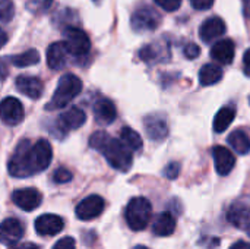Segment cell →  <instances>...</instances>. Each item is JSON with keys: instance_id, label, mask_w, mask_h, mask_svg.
<instances>
[{"instance_id": "f35d334b", "label": "cell", "mask_w": 250, "mask_h": 249, "mask_svg": "<svg viewBox=\"0 0 250 249\" xmlns=\"http://www.w3.org/2000/svg\"><path fill=\"white\" fill-rule=\"evenodd\" d=\"M4 75H6V66H4V63L0 60V78H4Z\"/></svg>"}, {"instance_id": "4316f807", "label": "cell", "mask_w": 250, "mask_h": 249, "mask_svg": "<svg viewBox=\"0 0 250 249\" xmlns=\"http://www.w3.org/2000/svg\"><path fill=\"white\" fill-rule=\"evenodd\" d=\"M10 62H12V65L18 66V68L32 66V65H37L40 62V53L35 48H31V50H26L21 54L12 56Z\"/></svg>"}, {"instance_id": "ffe728a7", "label": "cell", "mask_w": 250, "mask_h": 249, "mask_svg": "<svg viewBox=\"0 0 250 249\" xmlns=\"http://www.w3.org/2000/svg\"><path fill=\"white\" fill-rule=\"evenodd\" d=\"M69 51L67 47L64 44V41H57L53 43L48 48H47V63L51 69L59 70L64 66L66 63V57H67Z\"/></svg>"}, {"instance_id": "2e32d148", "label": "cell", "mask_w": 250, "mask_h": 249, "mask_svg": "<svg viewBox=\"0 0 250 249\" xmlns=\"http://www.w3.org/2000/svg\"><path fill=\"white\" fill-rule=\"evenodd\" d=\"M148 136L154 141H163L168 136V125L160 114H149L144 120Z\"/></svg>"}, {"instance_id": "b9f144b4", "label": "cell", "mask_w": 250, "mask_h": 249, "mask_svg": "<svg viewBox=\"0 0 250 249\" xmlns=\"http://www.w3.org/2000/svg\"><path fill=\"white\" fill-rule=\"evenodd\" d=\"M249 101H250V100H249Z\"/></svg>"}, {"instance_id": "83f0119b", "label": "cell", "mask_w": 250, "mask_h": 249, "mask_svg": "<svg viewBox=\"0 0 250 249\" xmlns=\"http://www.w3.org/2000/svg\"><path fill=\"white\" fill-rule=\"evenodd\" d=\"M15 6L12 0H0V22H9L13 18Z\"/></svg>"}, {"instance_id": "d4e9b609", "label": "cell", "mask_w": 250, "mask_h": 249, "mask_svg": "<svg viewBox=\"0 0 250 249\" xmlns=\"http://www.w3.org/2000/svg\"><path fill=\"white\" fill-rule=\"evenodd\" d=\"M229 144L240 156H246L250 153V138L243 131L231 132L229 135Z\"/></svg>"}, {"instance_id": "8fae6325", "label": "cell", "mask_w": 250, "mask_h": 249, "mask_svg": "<svg viewBox=\"0 0 250 249\" xmlns=\"http://www.w3.org/2000/svg\"><path fill=\"white\" fill-rule=\"evenodd\" d=\"M227 220L237 229L250 236V205L245 203H234L227 211Z\"/></svg>"}, {"instance_id": "f546056e", "label": "cell", "mask_w": 250, "mask_h": 249, "mask_svg": "<svg viewBox=\"0 0 250 249\" xmlns=\"http://www.w3.org/2000/svg\"><path fill=\"white\" fill-rule=\"evenodd\" d=\"M163 175H164V178L174 181V179L180 175V164H179L177 161H173V163L167 164V166L164 167V170H163Z\"/></svg>"}, {"instance_id": "f1b7e54d", "label": "cell", "mask_w": 250, "mask_h": 249, "mask_svg": "<svg viewBox=\"0 0 250 249\" xmlns=\"http://www.w3.org/2000/svg\"><path fill=\"white\" fill-rule=\"evenodd\" d=\"M53 181L56 183H67L72 181V173L64 167H59L53 175Z\"/></svg>"}, {"instance_id": "1f68e13d", "label": "cell", "mask_w": 250, "mask_h": 249, "mask_svg": "<svg viewBox=\"0 0 250 249\" xmlns=\"http://www.w3.org/2000/svg\"><path fill=\"white\" fill-rule=\"evenodd\" d=\"M185 56L188 57V59H196V57H199V54H201V48L195 44V43H190V44H188L186 47H185Z\"/></svg>"}, {"instance_id": "ba28073f", "label": "cell", "mask_w": 250, "mask_h": 249, "mask_svg": "<svg viewBox=\"0 0 250 249\" xmlns=\"http://www.w3.org/2000/svg\"><path fill=\"white\" fill-rule=\"evenodd\" d=\"M139 57H141V60H144L148 65L166 62L170 59V45L164 40L154 41V43L146 44L141 48Z\"/></svg>"}, {"instance_id": "277c9868", "label": "cell", "mask_w": 250, "mask_h": 249, "mask_svg": "<svg viewBox=\"0 0 250 249\" xmlns=\"http://www.w3.org/2000/svg\"><path fill=\"white\" fill-rule=\"evenodd\" d=\"M151 216H152V205L144 197L132 198L126 207V213H125L127 226L135 232L144 230L148 226Z\"/></svg>"}, {"instance_id": "5b68a950", "label": "cell", "mask_w": 250, "mask_h": 249, "mask_svg": "<svg viewBox=\"0 0 250 249\" xmlns=\"http://www.w3.org/2000/svg\"><path fill=\"white\" fill-rule=\"evenodd\" d=\"M163 18L157 9L152 6H142L135 10L132 15V28L136 32H148L154 31L160 26Z\"/></svg>"}, {"instance_id": "4fadbf2b", "label": "cell", "mask_w": 250, "mask_h": 249, "mask_svg": "<svg viewBox=\"0 0 250 249\" xmlns=\"http://www.w3.org/2000/svg\"><path fill=\"white\" fill-rule=\"evenodd\" d=\"M212 157L215 163V170L221 176H227L236 166L234 154L223 145H217L212 148Z\"/></svg>"}, {"instance_id": "484cf974", "label": "cell", "mask_w": 250, "mask_h": 249, "mask_svg": "<svg viewBox=\"0 0 250 249\" xmlns=\"http://www.w3.org/2000/svg\"><path fill=\"white\" fill-rule=\"evenodd\" d=\"M120 141L130 150V151H139L142 148V138L141 135L133 131L132 128H123L120 132Z\"/></svg>"}, {"instance_id": "74e56055", "label": "cell", "mask_w": 250, "mask_h": 249, "mask_svg": "<svg viewBox=\"0 0 250 249\" xmlns=\"http://www.w3.org/2000/svg\"><path fill=\"white\" fill-rule=\"evenodd\" d=\"M6 43H7V34L0 28V48H1Z\"/></svg>"}, {"instance_id": "4dcf8cb0", "label": "cell", "mask_w": 250, "mask_h": 249, "mask_svg": "<svg viewBox=\"0 0 250 249\" xmlns=\"http://www.w3.org/2000/svg\"><path fill=\"white\" fill-rule=\"evenodd\" d=\"M161 9L167 12H174L182 6V0H154Z\"/></svg>"}, {"instance_id": "52a82bcc", "label": "cell", "mask_w": 250, "mask_h": 249, "mask_svg": "<svg viewBox=\"0 0 250 249\" xmlns=\"http://www.w3.org/2000/svg\"><path fill=\"white\" fill-rule=\"evenodd\" d=\"M23 106L15 97H6L0 103V119L9 126H16L23 119Z\"/></svg>"}, {"instance_id": "7c38bea8", "label": "cell", "mask_w": 250, "mask_h": 249, "mask_svg": "<svg viewBox=\"0 0 250 249\" xmlns=\"http://www.w3.org/2000/svg\"><path fill=\"white\" fill-rule=\"evenodd\" d=\"M13 203L23 211H32L40 207L42 197L40 191L34 188H25V189H18L12 194Z\"/></svg>"}, {"instance_id": "d590c367", "label": "cell", "mask_w": 250, "mask_h": 249, "mask_svg": "<svg viewBox=\"0 0 250 249\" xmlns=\"http://www.w3.org/2000/svg\"><path fill=\"white\" fill-rule=\"evenodd\" d=\"M230 249H250V242H245V241H239L236 244H233Z\"/></svg>"}, {"instance_id": "44dd1931", "label": "cell", "mask_w": 250, "mask_h": 249, "mask_svg": "<svg viewBox=\"0 0 250 249\" xmlns=\"http://www.w3.org/2000/svg\"><path fill=\"white\" fill-rule=\"evenodd\" d=\"M86 120V114L79 107H69L66 112L60 116V125L63 129H78L81 128Z\"/></svg>"}, {"instance_id": "d6a6232c", "label": "cell", "mask_w": 250, "mask_h": 249, "mask_svg": "<svg viewBox=\"0 0 250 249\" xmlns=\"http://www.w3.org/2000/svg\"><path fill=\"white\" fill-rule=\"evenodd\" d=\"M215 0H190L192 6L198 10H208L212 7Z\"/></svg>"}, {"instance_id": "e0dca14e", "label": "cell", "mask_w": 250, "mask_h": 249, "mask_svg": "<svg viewBox=\"0 0 250 249\" xmlns=\"http://www.w3.org/2000/svg\"><path fill=\"white\" fill-rule=\"evenodd\" d=\"M16 90L19 92H22L23 95H26L28 98L32 100H38L42 95L44 87L42 82L35 78V76H18L16 78Z\"/></svg>"}, {"instance_id": "3957f363", "label": "cell", "mask_w": 250, "mask_h": 249, "mask_svg": "<svg viewBox=\"0 0 250 249\" xmlns=\"http://www.w3.org/2000/svg\"><path fill=\"white\" fill-rule=\"evenodd\" d=\"M82 91V81L73 75V73H64L59 84L57 88L50 100V103L47 104L48 110H57V109H63L66 106H69V103L72 100H75Z\"/></svg>"}, {"instance_id": "9c48e42d", "label": "cell", "mask_w": 250, "mask_h": 249, "mask_svg": "<svg viewBox=\"0 0 250 249\" xmlns=\"http://www.w3.org/2000/svg\"><path fill=\"white\" fill-rule=\"evenodd\" d=\"M104 200L100 195H89L78 204L75 213L79 220L88 222L97 219L104 211Z\"/></svg>"}, {"instance_id": "9a60e30c", "label": "cell", "mask_w": 250, "mask_h": 249, "mask_svg": "<svg viewBox=\"0 0 250 249\" xmlns=\"http://www.w3.org/2000/svg\"><path fill=\"white\" fill-rule=\"evenodd\" d=\"M224 34H226V22L218 16L208 18L207 21L202 22L199 28V37L204 43H211Z\"/></svg>"}, {"instance_id": "836d02e7", "label": "cell", "mask_w": 250, "mask_h": 249, "mask_svg": "<svg viewBox=\"0 0 250 249\" xmlns=\"http://www.w3.org/2000/svg\"><path fill=\"white\" fill-rule=\"evenodd\" d=\"M53 249H76V247L72 238H63L53 247Z\"/></svg>"}, {"instance_id": "603a6c76", "label": "cell", "mask_w": 250, "mask_h": 249, "mask_svg": "<svg viewBox=\"0 0 250 249\" xmlns=\"http://www.w3.org/2000/svg\"><path fill=\"white\" fill-rule=\"evenodd\" d=\"M234 117H236V109L233 106L221 107L218 110V113L215 114V119H214V131L217 134H223L224 131H227L230 128Z\"/></svg>"}, {"instance_id": "7a4b0ae2", "label": "cell", "mask_w": 250, "mask_h": 249, "mask_svg": "<svg viewBox=\"0 0 250 249\" xmlns=\"http://www.w3.org/2000/svg\"><path fill=\"white\" fill-rule=\"evenodd\" d=\"M89 145L91 148L103 153V156L105 157V160L113 169L123 172V173L130 170L132 163H133L132 151L120 139L111 138L104 131H98L91 135Z\"/></svg>"}, {"instance_id": "cb8c5ba5", "label": "cell", "mask_w": 250, "mask_h": 249, "mask_svg": "<svg viewBox=\"0 0 250 249\" xmlns=\"http://www.w3.org/2000/svg\"><path fill=\"white\" fill-rule=\"evenodd\" d=\"M223 79V69L214 63H207L201 68L199 82L202 87H211Z\"/></svg>"}, {"instance_id": "60d3db41", "label": "cell", "mask_w": 250, "mask_h": 249, "mask_svg": "<svg viewBox=\"0 0 250 249\" xmlns=\"http://www.w3.org/2000/svg\"><path fill=\"white\" fill-rule=\"evenodd\" d=\"M245 1H250V0H245Z\"/></svg>"}, {"instance_id": "30bf717a", "label": "cell", "mask_w": 250, "mask_h": 249, "mask_svg": "<svg viewBox=\"0 0 250 249\" xmlns=\"http://www.w3.org/2000/svg\"><path fill=\"white\" fill-rule=\"evenodd\" d=\"M23 236V226L18 219H6L0 223V244L13 247Z\"/></svg>"}, {"instance_id": "e575fe53", "label": "cell", "mask_w": 250, "mask_h": 249, "mask_svg": "<svg viewBox=\"0 0 250 249\" xmlns=\"http://www.w3.org/2000/svg\"><path fill=\"white\" fill-rule=\"evenodd\" d=\"M243 69H245L246 76H250V48L246 50V53L243 56Z\"/></svg>"}, {"instance_id": "5bb4252c", "label": "cell", "mask_w": 250, "mask_h": 249, "mask_svg": "<svg viewBox=\"0 0 250 249\" xmlns=\"http://www.w3.org/2000/svg\"><path fill=\"white\" fill-rule=\"evenodd\" d=\"M63 220L56 214H42L35 220V230L40 236H54L63 230Z\"/></svg>"}, {"instance_id": "8d00e7d4", "label": "cell", "mask_w": 250, "mask_h": 249, "mask_svg": "<svg viewBox=\"0 0 250 249\" xmlns=\"http://www.w3.org/2000/svg\"><path fill=\"white\" fill-rule=\"evenodd\" d=\"M10 249H38V247L34 245V244H22V245H16V247Z\"/></svg>"}, {"instance_id": "ab89813d", "label": "cell", "mask_w": 250, "mask_h": 249, "mask_svg": "<svg viewBox=\"0 0 250 249\" xmlns=\"http://www.w3.org/2000/svg\"><path fill=\"white\" fill-rule=\"evenodd\" d=\"M135 249H149V248H146V247H142V245H138V247H135Z\"/></svg>"}, {"instance_id": "6da1fadb", "label": "cell", "mask_w": 250, "mask_h": 249, "mask_svg": "<svg viewBox=\"0 0 250 249\" xmlns=\"http://www.w3.org/2000/svg\"><path fill=\"white\" fill-rule=\"evenodd\" d=\"M53 158V150L48 141L38 139L31 142L23 139L15 148L7 169L13 178H29L45 170Z\"/></svg>"}, {"instance_id": "ac0fdd59", "label": "cell", "mask_w": 250, "mask_h": 249, "mask_svg": "<svg viewBox=\"0 0 250 249\" xmlns=\"http://www.w3.org/2000/svg\"><path fill=\"white\" fill-rule=\"evenodd\" d=\"M234 53H236V45L230 38L220 40L211 48L212 60H215L218 63H223V65H230L233 62V59H234Z\"/></svg>"}, {"instance_id": "d6986e66", "label": "cell", "mask_w": 250, "mask_h": 249, "mask_svg": "<svg viewBox=\"0 0 250 249\" xmlns=\"http://www.w3.org/2000/svg\"><path fill=\"white\" fill-rule=\"evenodd\" d=\"M94 116H95V120L101 125L113 123L116 116H117V110H116L114 103L108 98H100L94 104Z\"/></svg>"}, {"instance_id": "7402d4cb", "label": "cell", "mask_w": 250, "mask_h": 249, "mask_svg": "<svg viewBox=\"0 0 250 249\" xmlns=\"http://www.w3.org/2000/svg\"><path fill=\"white\" fill-rule=\"evenodd\" d=\"M174 229H176V220H174V217L168 211H164V213L158 214L155 222H154V225H152L154 235L161 236V238L173 235Z\"/></svg>"}, {"instance_id": "8992f818", "label": "cell", "mask_w": 250, "mask_h": 249, "mask_svg": "<svg viewBox=\"0 0 250 249\" xmlns=\"http://www.w3.org/2000/svg\"><path fill=\"white\" fill-rule=\"evenodd\" d=\"M64 37V44L67 47V51L72 56H85L89 48H91V41L89 37L86 35L85 31L76 26H67L63 31Z\"/></svg>"}]
</instances>
